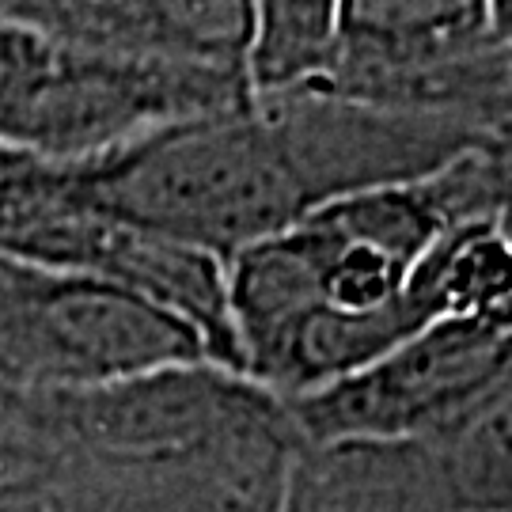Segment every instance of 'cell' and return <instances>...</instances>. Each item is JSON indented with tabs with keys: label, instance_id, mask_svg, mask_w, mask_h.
Listing matches in <instances>:
<instances>
[{
	"label": "cell",
	"instance_id": "obj_1",
	"mask_svg": "<svg viewBox=\"0 0 512 512\" xmlns=\"http://www.w3.org/2000/svg\"><path fill=\"white\" fill-rule=\"evenodd\" d=\"M486 145L497 137L471 122L300 92L190 118L61 167L95 213L228 262L334 198L418 183Z\"/></svg>",
	"mask_w": 512,
	"mask_h": 512
},
{
	"label": "cell",
	"instance_id": "obj_2",
	"mask_svg": "<svg viewBox=\"0 0 512 512\" xmlns=\"http://www.w3.org/2000/svg\"><path fill=\"white\" fill-rule=\"evenodd\" d=\"M505 205V145H486L418 183L334 198L232 255L224 300L239 376L289 406L448 319L425 258L452 228L505 217Z\"/></svg>",
	"mask_w": 512,
	"mask_h": 512
},
{
	"label": "cell",
	"instance_id": "obj_3",
	"mask_svg": "<svg viewBox=\"0 0 512 512\" xmlns=\"http://www.w3.org/2000/svg\"><path fill=\"white\" fill-rule=\"evenodd\" d=\"M183 365H209V353L171 311L103 277L0 255V384L8 391L84 395Z\"/></svg>",
	"mask_w": 512,
	"mask_h": 512
},
{
	"label": "cell",
	"instance_id": "obj_4",
	"mask_svg": "<svg viewBox=\"0 0 512 512\" xmlns=\"http://www.w3.org/2000/svg\"><path fill=\"white\" fill-rule=\"evenodd\" d=\"M342 57L323 92L406 114H440L505 137L509 8L471 0L338 4Z\"/></svg>",
	"mask_w": 512,
	"mask_h": 512
},
{
	"label": "cell",
	"instance_id": "obj_5",
	"mask_svg": "<svg viewBox=\"0 0 512 512\" xmlns=\"http://www.w3.org/2000/svg\"><path fill=\"white\" fill-rule=\"evenodd\" d=\"M512 319L463 315L418 330L357 376L285 406L300 444L429 440L509 387Z\"/></svg>",
	"mask_w": 512,
	"mask_h": 512
},
{
	"label": "cell",
	"instance_id": "obj_6",
	"mask_svg": "<svg viewBox=\"0 0 512 512\" xmlns=\"http://www.w3.org/2000/svg\"><path fill=\"white\" fill-rule=\"evenodd\" d=\"M12 16L57 42L103 54L167 61L243 76V50L255 4L167 0V4H4Z\"/></svg>",
	"mask_w": 512,
	"mask_h": 512
},
{
	"label": "cell",
	"instance_id": "obj_7",
	"mask_svg": "<svg viewBox=\"0 0 512 512\" xmlns=\"http://www.w3.org/2000/svg\"><path fill=\"white\" fill-rule=\"evenodd\" d=\"M342 57L338 4L323 0H262L251 16L243 50L247 99H285L323 92Z\"/></svg>",
	"mask_w": 512,
	"mask_h": 512
},
{
	"label": "cell",
	"instance_id": "obj_8",
	"mask_svg": "<svg viewBox=\"0 0 512 512\" xmlns=\"http://www.w3.org/2000/svg\"><path fill=\"white\" fill-rule=\"evenodd\" d=\"M509 418L512 384L478 403L471 414L452 421L444 433L429 437V452L437 459L444 490L456 512H509Z\"/></svg>",
	"mask_w": 512,
	"mask_h": 512
},
{
	"label": "cell",
	"instance_id": "obj_9",
	"mask_svg": "<svg viewBox=\"0 0 512 512\" xmlns=\"http://www.w3.org/2000/svg\"><path fill=\"white\" fill-rule=\"evenodd\" d=\"M50 54L54 42L0 4V145L4 148H16Z\"/></svg>",
	"mask_w": 512,
	"mask_h": 512
},
{
	"label": "cell",
	"instance_id": "obj_10",
	"mask_svg": "<svg viewBox=\"0 0 512 512\" xmlns=\"http://www.w3.org/2000/svg\"><path fill=\"white\" fill-rule=\"evenodd\" d=\"M12 395H16V391H8V387L0 384V433H4V425H8V410H12Z\"/></svg>",
	"mask_w": 512,
	"mask_h": 512
}]
</instances>
